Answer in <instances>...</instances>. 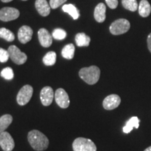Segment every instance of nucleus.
Wrapping results in <instances>:
<instances>
[{"label": "nucleus", "instance_id": "nucleus-18", "mask_svg": "<svg viewBox=\"0 0 151 151\" xmlns=\"http://www.w3.org/2000/svg\"><path fill=\"white\" fill-rule=\"evenodd\" d=\"M139 122H140V120H139V119L137 116L132 117V118H130L127 121L126 125L122 128L124 133H129L134 129V127L136 128V129H138L139 127Z\"/></svg>", "mask_w": 151, "mask_h": 151}, {"label": "nucleus", "instance_id": "nucleus-8", "mask_svg": "<svg viewBox=\"0 0 151 151\" xmlns=\"http://www.w3.org/2000/svg\"><path fill=\"white\" fill-rule=\"evenodd\" d=\"M55 101L60 108L67 109L69 107L70 101L67 92L62 88H59L56 90L55 93Z\"/></svg>", "mask_w": 151, "mask_h": 151}, {"label": "nucleus", "instance_id": "nucleus-15", "mask_svg": "<svg viewBox=\"0 0 151 151\" xmlns=\"http://www.w3.org/2000/svg\"><path fill=\"white\" fill-rule=\"evenodd\" d=\"M106 5L103 3H99L95 7L94 11V17L96 21L98 22H103L106 20Z\"/></svg>", "mask_w": 151, "mask_h": 151}, {"label": "nucleus", "instance_id": "nucleus-11", "mask_svg": "<svg viewBox=\"0 0 151 151\" xmlns=\"http://www.w3.org/2000/svg\"><path fill=\"white\" fill-rule=\"evenodd\" d=\"M54 98V92L51 87H44L40 92V99L42 104L45 106H50Z\"/></svg>", "mask_w": 151, "mask_h": 151}, {"label": "nucleus", "instance_id": "nucleus-13", "mask_svg": "<svg viewBox=\"0 0 151 151\" xmlns=\"http://www.w3.org/2000/svg\"><path fill=\"white\" fill-rule=\"evenodd\" d=\"M38 37L40 44L44 48H48L51 46L52 38L49 32L45 28H41L38 32Z\"/></svg>", "mask_w": 151, "mask_h": 151}, {"label": "nucleus", "instance_id": "nucleus-23", "mask_svg": "<svg viewBox=\"0 0 151 151\" xmlns=\"http://www.w3.org/2000/svg\"><path fill=\"white\" fill-rule=\"evenodd\" d=\"M0 38L5 39L9 42H11L15 39V35L11 30L6 28L1 27L0 28Z\"/></svg>", "mask_w": 151, "mask_h": 151}, {"label": "nucleus", "instance_id": "nucleus-9", "mask_svg": "<svg viewBox=\"0 0 151 151\" xmlns=\"http://www.w3.org/2000/svg\"><path fill=\"white\" fill-rule=\"evenodd\" d=\"M0 146L4 151H12L14 148V140L9 132H4L0 134Z\"/></svg>", "mask_w": 151, "mask_h": 151}, {"label": "nucleus", "instance_id": "nucleus-33", "mask_svg": "<svg viewBox=\"0 0 151 151\" xmlns=\"http://www.w3.org/2000/svg\"><path fill=\"white\" fill-rule=\"evenodd\" d=\"M23 1H27V0H23Z\"/></svg>", "mask_w": 151, "mask_h": 151}, {"label": "nucleus", "instance_id": "nucleus-12", "mask_svg": "<svg viewBox=\"0 0 151 151\" xmlns=\"http://www.w3.org/2000/svg\"><path fill=\"white\" fill-rule=\"evenodd\" d=\"M33 35V30L29 26L24 25L22 26L18 30V40L20 43H27L32 39Z\"/></svg>", "mask_w": 151, "mask_h": 151}, {"label": "nucleus", "instance_id": "nucleus-31", "mask_svg": "<svg viewBox=\"0 0 151 151\" xmlns=\"http://www.w3.org/2000/svg\"><path fill=\"white\" fill-rule=\"evenodd\" d=\"M2 2H4V3H8V2H10V1H13V0H1Z\"/></svg>", "mask_w": 151, "mask_h": 151}, {"label": "nucleus", "instance_id": "nucleus-7", "mask_svg": "<svg viewBox=\"0 0 151 151\" xmlns=\"http://www.w3.org/2000/svg\"><path fill=\"white\" fill-rule=\"evenodd\" d=\"M20 16V11L12 7H4L0 10V20L9 22L16 20Z\"/></svg>", "mask_w": 151, "mask_h": 151}, {"label": "nucleus", "instance_id": "nucleus-4", "mask_svg": "<svg viewBox=\"0 0 151 151\" xmlns=\"http://www.w3.org/2000/svg\"><path fill=\"white\" fill-rule=\"evenodd\" d=\"M130 29V23L127 20L120 18L116 20L111 24L109 29L113 35H123L129 31Z\"/></svg>", "mask_w": 151, "mask_h": 151}, {"label": "nucleus", "instance_id": "nucleus-26", "mask_svg": "<svg viewBox=\"0 0 151 151\" xmlns=\"http://www.w3.org/2000/svg\"><path fill=\"white\" fill-rule=\"evenodd\" d=\"M52 37H54V39H57V40H62V39H65L66 37H67V32L64 29L58 28V29L53 30Z\"/></svg>", "mask_w": 151, "mask_h": 151}, {"label": "nucleus", "instance_id": "nucleus-5", "mask_svg": "<svg viewBox=\"0 0 151 151\" xmlns=\"http://www.w3.org/2000/svg\"><path fill=\"white\" fill-rule=\"evenodd\" d=\"M33 94V88L29 85L24 86L17 94V102L19 105H26L31 99Z\"/></svg>", "mask_w": 151, "mask_h": 151}, {"label": "nucleus", "instance_id": "nucleus-16", "mask_svg": "<svg viewBox=\"0 0 151 151\" xmlns=\"http://www.w3.org/2000/svg\"><path fill=\"white\" fill-rule=\"evenodd\" d=\"M139 14L143 18H147L151 13V6L147 0H141L139 5Z\"/></svg>", "mask_w": 151, "mask_h": 151}, {"label": "nucleus", "instance_id": "nucleus-29", "mask_svg": "<svg viewBox=\"0 0 151 151\" xmlns=\"http://www.w3.org/2000/svg\"><path fill=\"white\" fill-rule=\"evenodd\" d=\"M106 3L108 6L111 9H115L117 8L118 5V0H106Z\"/></svg>", "mask_w": 151, "mask_h": 151}, {"label": "nucleus", "instance_id": "nucleus-27", "mask_svg": "<svg viewBox=\"0 0 151 151\" xmlns=\"http://www.w3.org/2000/svg\"><path fill=\"white\" fill-rule=\"evenodd\" d=\"M9 57V53L8 50H5L2 48H0V62L4 63L8 61Z\"/></svg>", "mask_w": 151, "mask_h": 151}, {"label": "nucleus", "instance_id": "nucleus-22", "mask_svg": "<svg viewBox=\"0 0 151 151\" xmlns=\"http://www.w3.org/2000/svg\"><path fill=\"white\" fill-rule=\"evenodd\" d=\"M56 53L53 51H50L43 57V62L46 66H52L56 62Z\"/></svg>", "mask_w": 151, "mask_h": 151}, {"label": "nucleus", "instance_id": "nucleus-19", "mask_svg": "<svg viewBox=\"0 0 151 151\" xmlns=\"http://www.w3.org/2000/svg\"><path fill=\"white\" fill-rule=\"evenodd\" d=\"M75 46L72 43L66 45L62 50V55L67 60H71L74 57Z\"/></svg>", "mask_w": 151, "mask_h": 151}, {"label": "nucleus", "instance_id": "nucleus-10", "mask_svg": "<svg viewBox=\"0 0 151 151\" xmlns=\"http://www.w3.org/2000/svg\"><path fill=\"white\" fill-rule=\"evenodd\" d=\"M121 99L118 94H110L107 96L103 101V107L106 110H113L119 106Z\"/></svg>", "mask_w": 151, "mask_h": 151}, {"label": "nucleus", "instance_id": "nucleus-28", "mask_svg": "<svg viewBox=\"0 0 151 151\" xmlns=\"http://www.w3.org/2000/svg\"><path fill=\"white\" fill-rule=\"evenodd\" d=\"M67 1V0H50V8L55 9L58 8L60 5L65 4Z\"/></svg>", "mask_w": 151, "mask_h": 151}, {"label": "nucleus", "instance_id": "nucleus-14", "mask_svg": "<svg viewBox=\"0 0 151 151\" xmlns=\"http://www.w3.org/2000/svg\"><path fill=\"white\" fill-rule=\"evenodd\" d=\"M35 7L39 14L43 17L48 16L50 13V6L46 0H37Z\"/></svg>", "mask_w": 151, "mask_h": 151}, {"label": "nucleus", "instance_id": "nucleus-1", "mask_svg": "<svg viewBox=\"0 0 151 151\" xmlns=\"http://www.w3.org/2000/svg\"><path fill=\"white\" fill-rule=\"evenodd\" d=\"M27 139L30 146L37 151H43L48 147V139L39 130L34 129L30 131L28 133Z\"/></svg>", "mask_w": 151, "mask_h": 151}, {"label": "nucleus", "instance_id": "nucleus-17", "mask_svg": "<svg viewBox=\"0 0 151 151\" xmlns=\"http://www.w3.org/2000/svg\"><path fill=\"white\" fill-rule=\"evenodd\" d=\"M90 37L89 36L86 35L85 33H78L76 35L75 41L76 45L79 47L88 46L90 43Z\"/></svg>", "mask_w": 151, "mask_h": 151}, {"label": "nucleus", "instance_id": "nucleus-6", "mask_svg": "<svg viewBox=\"0 0 151 151\" xmlns=\"http://www.w3.org/2000/svg\"><path fill=\"white\" fill-rule=\"evenodd\" d=\"M8 52L9 53V57L11 60L16 65H20L27 61V55L22 52L21 50L16 46H9L8 49Z\"/></svg>", "mask_w": 151, "mask_h": 151}, {"label": "nucleus", "instance_id": "nucleus-2", "mask_svg": "<svg viewBox=\"0 0 151 151\" xmlns=\"http://www.w3.org/2000/svg\"><path fill=\"white\" fill-rule=\"evenodd\" d=\"M100 69L97 66L82 68L79 71V76L86 83L94 85L97 83L100 77Z\"/></svg>", "mask_w": 151, "mask_h": 151}, {"label": "nucleus", "instance_id": "nucleus-24", "mask_svg": "<svg viewBox=\"0 0 151 151\" xmlns=\"http://www.w3.org/2000/svg\"><path fill=\"white\" fill-rule=\"evenodd\" d=\"M122 4L125 9L134 12L139 8L137 0H122Z\"/></svg>", "mask_w": 151, "mask_h": 151}, {"label": "nucleus", "instance_id": "nucleus-20", "mask_svg": "<svg viewBox=\"0 0 151 151\" xmlns=\"http://www.w3.org/2000/svg\"><path fill=\"white\" fill-rule=\"evenodd\" d=\"M13 121L12 116L9 114L4 115L0 118V134L5 132Z\"/></svg>", "mask_w": 151, "mask_h": 151}, {"label": "nucleus", "instance_id": "nucleus-21", "mask_svg": "<svg viewBox=\"0 0 151 151\" xmlns=\"http://www.w3.org/2000/svg\"><path fill=\"white\" fill-rule=\"evenodd\" d=\"M62 10L65 12L69 14L70 16L72 17L73 20H77L79 18L80 14H79V11L78 9H76V7L73 4H65L62 6Z\"/></svg>", "mask_w": 151, "mask_h": 151}, {"label": "nucleus", "instance_id": "nucleus-3", "mask_svg": "<svg viewBox=\"0 0 151 151\" xmlns=\"http://www.w3.org/2000/svg\"><path fill=\"white\" fill-rule=\"evenodd\" d=\"M73 151H97L94 143L89 139L79 137L73 141L72 144Z\"/></svg>", "mask_w": 151, "mask_h": 151}, {"label": "nucleus", "instance_id": "nucleus-25", "mask_svg": "<svg viewBox=\"0 0 151 151\" xmlns=\"http://www.w3.org/2000/svg\"><path fill=\"white\" fill-rule=\"evenodd\" d=\"M1 76L6 80H12L14 77V73L11 67H6L1 71Z\"/></svg>", "mask_w": 151, "mask_h": 151}, {"label": "nucleus", "instance_id": "nucleus-32", "mask_svg": "<svg viewBox=\"0 0 151 151\" xmlns=\"http://www.w3.org/2000/svg\"><path fill=\"white\" fill-rule=\"evenodd\" d=\"M144 151H151V146L148 147V148H147Z\"/></svg>", "mask_w": 151, "mask_h": 151}, {"label": "nucleus", "instance_id": "nucleus-30", "mask_svg": "<svg viewBox=\"0 0 151 151\" xmlns=\"http://www.w3.org/2000/svg\"><path fill=\"white\" fill-rule=\"evenodd\" d=\"M147 43H148V48L149 51L151 52V33L148 35V39H147Z\"/></svg>", "mask_w": 151, "mask_h": 151}]
</instances>
